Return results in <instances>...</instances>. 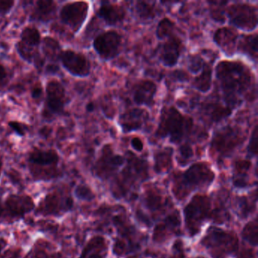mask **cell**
Wrapping results in <instances>:
<instances>
[{"instance_id": "obj_1", "label": "cell", "mask_w": 258, "mask_h": 258, "mask_svg": "<svg viewBox=\"0 0 258 258\" xmlns=\"http://www.w3.org/2000/svg\"><path fill=\"white\" fill-rule=\"evenodd\" d=\"M215 77L222 91L225 106L236 109L250 91L254 76L250 68L242 61H219L215 68Z\"/></svg>"}, {"instance_id": "obj_2", "label": "cell", "mask_w": 258, "mask_h": 258, "mask_svg": "<svg viewBox=\"0 0 258 258\" xmlns=\"http://www.w3.org/2000/svg\"><path fill=\"white\" fill-rule=\"evenodd\" d=\"M194 127V120L174 106H164L160 113L155 137L168 139L171 144L179 145L188 138Z\"/></svg>"}, {"instance_id": "obj_3", "label": "cell", "mask_w": 258, "mask_h": 258, "mask_svg": "<svg viewBox=\"0 0 258 258\" xmlns=\"http://www.w3.org/2000/svg\"><path fill=\"white\" fill-rule=\"evenodd\" d=\"M245 134L238 126L226 125L214 131L211 137V152L220 158H227L241 147L245 141Z\"/></svg>"}, {"instance_id": "obj_4", "label": "cell", "mask_w": 258, "mask_h": 258, "mask_svg": "<svg viewBox=\"0 0 258 258\" xmlns=\"http://www.w3.org/2000/svg\"><path fill=\"white\" fill-rule=\"evenodd\" d=\"M229 25L236 30L251 32L257 28V8L246 3H235L226 8Z\"/></svg>"}, {"instance_id": "obj_5", "label": "cell", "mask_w": 258, "mask_h": 258, "mask_svg": "<svg viewBox=\"0 0 258 258\" xmlns=\"http://www.w3.org/2000/svg\"><path fill=\"white\" fill-rule=\"evenodd\" d=\"M202 243L211 250L213 258H223L238 249L237 238L232 234L218 228L211 227Z\"/></svg>"}, {"instance_id": "obj_6", "label": "cell", "mask_w": 258, "mask_h": 258, "mask_svg": "<svg viewBox=\"0 0 258 258\" xmlns=\"http://www.w3.org/2000/svg\"><path fill=\"white\" fill-rule=\"evenodd\" d=\"M211 202L206 196H196L184 209L185 224L191 235L199 232L204 220L210 216Z\"/></svg>"}, {"instance_id": "obj_7", "label": "cell", "mask_w": 258, "mask_h": 258, "mask_svg": "<svg viewBox=\"0 0 258 258\" xmlns=\"http://www.w3.org/2000/svg\"><path fill=\"white\" fill-rule=\"evenodd\" d=\"M31 172L37 178L43 170L41 179H51L56 176V172L50 171L48 168L55 170L59 161V155L55 150H41L36 149L30 153L28 157Z\"/></svg>"}, {"instance_id": "obj_8", "label": "cell", "mask_w": 258, "mask_h": 258, "mask_svg": "<svg viewBox=\"0 0 258 258\" xmlns=\"http://www.w3.org/2000/svg\"><path fill=\"white\" fill-rule=\"evenodd\" d=\"M123 37L114 30L99 34L93 40V49L103 61H111L118 56L121 51Z\"/></svg>"}, {"instance_id": "obj_9", "label": "cell", "mask_w": 258, "mask_h": 258, "mask_svg": "<svg viewBox=\"0 0 258 258\" xmlns=\"http://www.w3.org/2000/svg\"><path fill=\"white\" fill-rule=\"evenodd\" d=\"M214 177L215 174L208 163H195L181 175L180 183L185 188L194 189L209 185Z\"/></svg>"}, {"instance_id": "obj_10", "label": "cell", "mask_w": 258, "mask_h": 258, "mask_svg": "<svg viewBox=\"0 0 258 258\" xmlns=\"http://www.w3.org/2000/svg\"><path fill=\"white\" fill-rule=\"evenodd\" d=\"M126 162L125 157L116 154L111 144H105L95 164V174L102 179H108Z\"/></svg>"}, {"instance_id": "obj_11", "label": "cell", "mask_w": 258, "mask_h": 258, "mask_svg": "<svg viewBox=\"0 0 258 258\" xmlns=\"http://www.w3.org/2000/svg\"><path fill=\"white\" fill-rule=\"evenodd\" d=\"M73 199L58 191L49 193L40 202L37 212L44 216H58L73 208Z\"/></svg>"}, {"instance_id": "obj_12", "label": "cell", "mask_w": 258, "mask_h": 258, "mask_svg": "<svg viewBox=\"0 0 258 258\" xmlns=\"http://www.w3.org/2000/svg\"><path fill=\"white\" fill-rule=\"evenodd\" d=\"M89 9V4L86 2L69 3L60 11V19L75 32H78L87 20Z\"/></svg>"}, {"instance_id": "obj_13", "label": "cell", "mask_w": 258, "mask_h": 258, "mask_svg": "<svg viewBox=\"0 0 258 258\" xmlns=\"http://www.w3.org/2000/svg\"><path fill=\"white\" fill-rule=\"evenodd\" d=\"M63 67L71 75L79 78H86L90 75L91 64L88 58L81 53L72 50L61 52L59 58Z\"/></svg>"}, {"instance_id": "obj_14", "label": "cell", "mask_w": 258, "mask_h": 258, "mask_svg": "<svg viewBox=\"0 0 258 258\" xmlns=\"http://www.w3.org/2000/svg\"><path fill=\"white\" fill-rule=\"evenodd\" d=\"M149 120L147 110L141 108H133L126 110L119 116L118 123L122 133L124 134L143 130Z\"/></svg>"}, {"instance_id": "obj_15", "label": "cell", "mask_w": 258, "mask_h": 258, "mask_svg": "<svg viewBox=\"0 0 258 258\" xmlns=\"http://www.w3.org/2000/svg\"><path fill=\"white\" fill-rule=\"evenodd\" d=\"M164 40L160 48L158 58L164 67H175L185 49L183 42L176 34Z\"/></svg>"}, {"instance_id": "obj_16", "label": "cell", "mask_w": 258, "mask_h": 258, "mask_svg": "<svg viewBox=\"0 0 258 258\" xmlns=\"http://www.w3.org/2000/svg\"><path fill=\"white\" fill-rule=\"evenodd\" d=\"M240 35L238 31L232 27H222L214 32L213 40L217 47L226 56H233L237 53V45Z\"/></svg>"}, {"instance_id": "obj_17", "label": "cell", "mask_w": 258, "mask_h": 258, "mask_svg": "<svg viewBox=\"0 0 258 258\" xmlns=\"http://www.w3.org/2000/svg\"><path fill=\"white\" fill-rule=\"evenodd\" d=\"M158 86L150 80H141L133 89V99L136 105L152 108L155 105Z\"/></svg>"}, {"instance_id": "obj_18", "label": "cell", "mask_w": 258, "mask_h": 258, "mask_svg": "<svg viewBox=\"0 0 258 258\" xmlns=\"http://www.w3.org/2000/svg\"><path fill=\"white\" fill-rule=\"evenodd\" d=\"M46 108L52 114L63 112L66 105V92L62 84L58 81H50L46 87Z\"/></svg>"}, {"instance_id": "obj_19", "label": "cell", "mask_w": 258, "mask_h": 258, "mask_svg": "<svg viewBox=\"0 0 258 258\" xmlns=\"http://www.w3.org/2000/svg\"><path fill=\"white\" fill-rule=\"evenodd\" d=\"M34 207V201L30 196L12 195L6 200L4 208L7 215L20 217L33 211Z\"/></svg>"}, {"instance_id": "obj_20", "label": "cell", "mask_w": 258, "mask_h": 258, "mask_svg": "<svg viewBox=\"0 0 258 258\" xmlns=\"http://www.w3.org/2000/svg\"><path fill=\"white\" fill-rule=\"evenodd\" d=\"M96 14L108 26H117L124 22L126 17L124 7L108 1L101 3Z\"/></svg>"}, {"instance_id": "obj_21", "label": "cell", "mask_w": 258, "mask_h": 258, "mask_svg": "<svg viewBox=\"0 0 258 258\" xmlns=\"http://www.w3.org/2000/svg\"><path fill=\"white\" fill-rule=\"evenodd\" d=\"M257 34L240 35L237 45V52H241L250 60L256 62L258 55Z\"/></svg>"}, {"instance_id": "obj_22", "label": "cell", "mask_w": 258, "mask_h": 258, "mask_svg": "<svg viewBox=\"0 0 258 258\" xmlns=\"http://www.w3.org/2000/svg\"><path fill=\"white\" fill-rule=\"evenodd\" d=\"M213 83V68L208 62H205L200 73L193 79L191 86L195 90L202 93L211 90Z\"/></svg>"}, {"instance_id": "obj_23", "label": "cell", "mask_w": 258, "mask_h": 258, "mask_svg": "<svg viewBox=\"0 0 258 258\" xmlns=\"http://www.w3.org/2000/svg\"><path fill=\"white\" fill-rule=\"evenodd\" d=\"M173 149L172 147H164L157 151L154 156L155 170L157 173L169 171L173 164Z\"/></svg>"}, {"instance_id": "obj_24", "label": "cell", "mask_w": 258, "mask_h": 258, "mask_svg": "<svg viewBox=\"0 0 258 258\" xmlns=\"http://www.w3.org/2000/svg\"><path fill=\"white\" fill-rule=\"evenodd\" d=\"M105 250V238L102 236L93 237L84 247L80 258H104L102 253Z\"/></svg>"}, {"instance_id": "obj_25", "label": "cell", "mask_w": 258, "mask_h": 258, "mask_svg": "<svg viewBox=\"0 0 258 258\" xmlns=\"http://www.w3.org/2000/svg\"><path fill=\"white\" fill-rule=\"evenodd\" d=\"M56 10V4L53 1H37L34 11V17L41 22H48Z\"/></svg>"}, {"instance_id": "obj_26", "label": "cell", "mask_w": 258, "mask_h": 258, "mask_svg": "<svg viewBox=\"0 0 258 258\" xmlns=\"http://www.w3.org/2000/svg\"><path fill=\"white\" fill-rule=\"evenodd\" d=\"M176 24L169 18H164L158 22L155 30V36L159 40H164L176 34Z\"/></svg>"}, {"instance_id": "obj_27", "label": "cell", "mask_w": 258, "mask_h": 258, "mask_svg": "<svg viewBox=\"0 0 258 258\" xmlns=\"http://www.w3.org/2000/svg\"><path fill=\"white\" fill-rule=\"evenodd\" d=\"M210 16L214 22L224 24L226 22V6L227 1H208Z\"/></svg>"}, {"instance_id": "obj_28", "label": "cell", "mask_w": 258, "mask_h": 258, "mask_svg": "<svg viewBox=\"0 0 258 258\" xmlns=\"http://www.w3.org/2000/svg\"><path fill=\"white\" fill-rule=\"evenodd\" d=\"M136 14L139 19L143 21H149L154 19L156 16L155 7L151 3L144 2V1H137L135 6Z\"/></svg>"}, {"instance_id": "obj_29", "label": "cell", "mask_w": 258, "mask_h": 258, "mask_svg": "<svg viewBox=\"0 0 258 258\" xmlns=\"http://www.w3.org/2000/svg\"><path fill=\"white\" fill-rule=\"evenodd\" d=\"M21 42L29 47H37L41 41L40 31L34 27H27L24 28L21 34Z\"/></svg>"}, {"instance_id": "obj_30", "label": "cell", "mask_w": 258, "mask_h": 258, "mask_svg": "<svg viewBox=\"0 0 258 258\" xmlns=\"http://www.w3.org/2000/svg\"><path fill=\"white\" fill-rule=\"evenodd\" d=\"M232 114V110L220 104H216L212 106H210V109H208L210 119L214 123H219L221 120L230 117Z\"/></svg>"}, {"instance_id": "obj_31", "label": "cell", "mask_w": 258, "mask_h": 258, "mask_svg": "<svg viewBox=\"0 0 258 258\" xmlns=\"http://www.w3.org/2000/svg\"><path fill=\"white\" fill-rule=\"evenodd\" d=\"M44 52L48 58L55 60L60 58L61 52H60L59 45L58 42L50 37H46L44 39Z\"/></svg>"}, {"instance_id": "obj_32", "label": "cell", "mask_w": 258, "mask_h": 258, "mask_svg": "<svg viewBox=\"0 0 258 258\" xmlns=\"http://www.w3.org/2000/svg\"><path fill=\"white\" fill-rule=\"evenodd\" d=\"M242 237L253 246L257 244V221L250 222L244 226L242 231Z\"/></svg>"}, {"instance_id": "obj_33", "label": "cell", "mask_w": 258, "mask_h": 258, "mask_svg": "<svg viewBox=\"0 0 258 258\" xmlns=\"http://www.w3.org/2000/svg\"><path fill=\"white\" fill-rule=\"evenodd\" d=\"M205 62L202 55L199 54H192L188 55V69L191 74H199L203 69Z\"/></svg>"}, {"instance_id": "obj_34", "label": "cell", "mask_w": 258, "mask_h": 258, "mask_svg": "<svg viewBox=\"0 0 258 258\" xmlns=\"http://www.w3.org/2000/svg\"><path fill=\"white\" fill-rule=\"evenodd\" d=\"M257 143H258V126L255 124L250 134L249 138L248 144H247V155L250 157H256L257 155Z\"/></svg>"}, {"instance_id": "obj_35", "label": "cell", "mask_w": 258, "mask_h": 258, "mask_svg": "<svg viewBox=\"0 0 258 258\" xmlns=\"http://www.w3.org/2000/svg\"><path fill=\"white\" fill-rule=\"evenodd\" d=\"M162 198L154 192H149L146 198V205L152 211L160 209L163 205Z\"/></svg>"}, {"instance_id": "obj_36", "label": "cell", "mask_w": 258, "mask_h": 258, "mask_svg": "<svg viewBox=\"0 0 258 258\" xmlns=\"http://www.w3.org/2000/svg\"><path fill=\"white\" fill-rule=\"evenodd\" d=\"M179 163L186 164L188 160L193 156V150L188 143H185L181 145L179 149Z\"/></svg>"}, {"instance_id": "obj_37", "label": "cell", "mask_w": 258, "mask_h": 258, "mask_svg": "<svg viewBox=\"0 0 258 258\" xmlns=\"http://www.w3.org/2000/svg\"><path fill=\"white\" fill-rule=\"evenodd\" d=\"M75 195L78 199L84 201H91L95 198V195L93 194L92 190L85 185L78 186V188L75 189Z\"/></svg>"}, {"instance_id": "obj_38", "label": "cell", "mask_w": 258, "mask_h": 258, "mask_svg": "<svg viewBox=\"0 0 258 258\" xmlns=\"http://www.w3.org/2000/svg\"><path fill=\"white\" fill-rule=\"evenodd\" d=\"M251 163L247 160H239L237 161L235 164V170L238 176H245L249 169L250 168Z\"/></svg>"}, {"instance_id": "obj_39", "label": "cell", "mask_w": 258, "mask_h": 258, "mask_svg": "<svg viewBox=\"0 0 258 258\" xmlns=\"http://www.w3.org/2000/svg\"><path fill=\"white\" fill-rule=\"evenodd\" d=\"M9 126L20 137H23V136L25 135L27 128L23 123H19V122L17 121H10L9 123Z\"/></svg>"}, {"instance_id": "obj_40", "label": "cell", "mask_w": 258, "mask_h": 258, "mask_svg": "<svg viewBox=\"0 0 258 258\" xmlns=\"http://www.w3.org/2000/svg\"><path fill=\"white\" fill-rule=\"evenodd\" d=\"M15 5V1H0V16L8 14Z\"/></svg>"}, {"instance_id": "obj_41", "label": "cell", "mask_w": 258, "mask_h": 258, "mask_svg": "<svg viewBox=\"0 0 258 258\" xmlns=\"http://www.w3.org/2000/svg\"><path fill=\"white\" fill-rule=\"evenodd\" d=\"M180 225V219L177 215L171 214L168 216L165 220V227L175 228L177 227Z\"/></svg>"}, {"instance_id": "obj_42", "label": "cell", "mask_w": 258, "mask_h": 258, "mask_svg": "<svg viewBox=\"0 0 258 258\" xmlns=\"http://www.w3.org/2000/svg\"><path fill=\"white\" fill-rule=\"evenodd\" d=\"M131 146L136 152H140L144 149V143L143 140L140 137H134L131 140Z\"/></svg>"}, {"instance_id": "obj_43", "label": "cell", "mask_w": 258, "mask_h": 258, "mask_svg": "<svg viewBox=\"0 0 258 258\" xmlns=\"http://www.w3.org/2000/svg\"><path fill=\"white\" fill-rule=\"evenodd\" d=\"M173 76L174 77L175 79L177 80L179 82H187L189 81L188 75H187L186 72L182 70H176L173 72Z\"/></svg>"}, {"instance_id": "obj_44", "label": "cell", "mask_w": 258, "mask_h": 258, "mask_svg": "<svg viewBox=\"0 0 258 258\" xmlns=\"http://www.w3.org/2000/svg\"><path fill=\"white\" fill-rule=\"evenodd\" d=\"M8 82V72L4 66L0 64V89Z\"/></svg>"}, {"instance_id": "obj_45", "label": "cell", "mask_w": 258, "mask_h": 258, "mask_svg": "<svg viewBox=\"0 0 258 258\" xmlns=\"http://www.w3.org/2000/svg\"><path fill=\"white\" fill-rule=\"evenodd\" d=\"M29 258H50V256L44 250L37 249L31 252Z\"/></svg>"}, {"instance_id": "obj_46", "label": "cell", "mask_w": 258, "mask_h": 258, "mask_svg": "<svg viewBox=\"0 0 258 258\" xmlns=\"http://www.w3.org/2000/svg\"><path fill=\"white\" fill-rule=\"evenodd\" d=\"M31 96H32L33 99H36V100L40 99L42 97V96H43V88H42L40 84L39 85L37 84L33 88L32 92H31Z\"/></svg>"}, {"instance_id": "obj_47", "label": "cell", "mask_w": 258, "mask_h": 258, "mask_svg": "<svg viewBox=\"0 0 258 258\" xmlns=\"http://www.w3.org/2000/svg\"><path fill=\"white\" fill-rule=\"evenodd\" d=\"M170 258H185V255L182 253L180 249H178L177 251L175 252L173 256H170Z\"/></svg>"}, {"instance_id": "obj_48", "label": "cell", "mask_w": 258, "mask_h": 258, "mask_svg": "<svg viewBox=\"0 0 258 258\" xmlns=\"http://www.w3.org/2000/svg\"><path fill=\"white\" fill-rule=\"evenodd\" d=\"M238 258H254L253 256V253L251 251H246L244 253H241Z\"/></svg>"}, {"instance_id": "obj_49", "label": "cell", "mask_w": 258, "mask_h": 258, "mask_svg": "<svg viewBox=\"0 0 258 258\" xmlns=\"http://www.w3.org/2000/svg\"><path fill=\"white\" fill-rule=\"evenodd\" d=\"M95 107L93 103H89L88 105H87V110L89 111V112H91L94 110Z\"/></svg>"}, {"instance_id": "obj_50", "label": "cell", "mask_w": 258, "mask_h": 258, "mask_svg": "<svg viewBox=\"0 0 258 258\" xmlns=\"http://www.w3.org/2000/svg\"><path fill=\"white\" fill-rule=\"evenodd\" d=\"M3 167H4V161H3V158L0 157V176L2 173Z\"/></svg>"}, {"instance_id": "obj_51", "label": "cell", "mask_w": 258, "mask_h": 258, "mask_svg": "<svg viewBox=\"0 0 258 258\" xmlns=\"http://www.w3.org/2000/svg\"><path fill=\"white\" fill-rule=\"evenodd\" d=\"M4 214H5V212H4V206H2V205H0V217H2V216L4 215Z\"/></svg>"}]
</instances>
